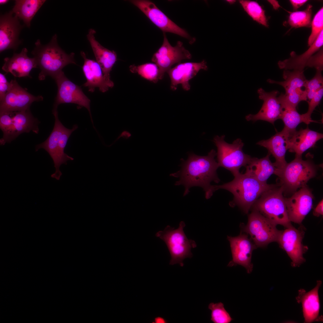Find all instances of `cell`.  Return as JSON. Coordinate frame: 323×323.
<instances>
[{
  "mask_svg": "<svg viewBox=\"0 0 323 323\" xmlns=\"http://www.w3.org/2000/svg\"><path fill=\"white\" fill-rule=\"evenodd\" d=\"M11 83L8 82L5 75L0 73V100H1L9 90Z\"/></svg>",
  "mask_w": 323,
  "mask_h": 323,
  "instance_id": "60d3db41",
  "label": "cell"
},
{
  "mask_svg": "<svg viewBox=\"0 0 323 323\" xmlns=\"http://www.w3.org/2000/svg\"><path fill=\"white\" fill-rule=\"evenodd\" d=\"M323 135L310 129L296 130L290 134L289 140V150L295 153V157L302 158V154L310 148L314 147L316 143L323 138Z\"/></svg>",
  "mask_w": 323,
  "mask_h": 323,
  "instance_id": "4316f807",
  "label": "cell"
},
{
  "mask_svg": "<svg viewBox=\"0 0 323 323\" xmlns=\"http://www.w3.org/2000/svg\"><path fill=\"white\" fill-rule=\"evenodd\" d=\"M306 67L315 68L316 70L322 71L323 69V48L315 54L311 56L307 62Z\"/></svg>",
  "mask_w": 323,
  "mask_h": 323,
  "instance_id": "f35d334b",
  "label": "cell"
},
{
  "mask_svg": "<svg viewBox=\"0 0 323 323\" xmlns=\"http://www.w3.org/2000/svg\"><path fill=\"white\" fill-rule=\"evenodd\" d=\"M95 31L90 29L87 35L93 51L96 62L102 71L104 77L110 88L114 86L113 82L110 79V73L117 60L116 52L110 50L102 46L95 39Z\"/></svg>",
  "mask_w": 323,
  "mask_h": 323,
  "instance_id": "44dd1931",
  "label": "cell"
},
{
  "mask_svg": "<svg viewBox=\"0 0 323 323\" xmlns=\"http://www.w3.org/2000/svg\"><path fill=\"white\" fill-rule=\"evenodd\" d=\"M322 284V281L318 280L316 287L310 291L306 292L302 289L298 290V295L295 298L298 303L301 304L304 323L322 321L323 317L319 315L320 302L319 295Z\"/></svg>",
  "mask_w": 323,
  "mask_h": 323,
  "instance_id": "603a6c76",
  "label": "cell"
},
{
  "mask_svg": "<svg viewBox=\"0 0 323 323\" xmlns=\"http://www.w3.org/2000/svg\"><path fill=\"white\" fill-rule=\"evenodd\" d=\"M52 113L55 119L53 129L45 141L36 146L35 151L42 148L48 153L53 160L55 168V172L51 176L59 180L62 175L60 170V166L63 164H67V162L62 157L59 151L60 138L65 127L58 118L57 108H53Z\"/></svg>",
  "mask_w": 323,
  "mask_h": 323,
  "instance_id": "e0dca14e",
  "label": "cell"
},
{
  "mask_svg": "<svg viewBox=\"0 0 323 323\" xmlns=\"http://www.w3.org/2000/svg\"><path fill=\"white\" fill-rule=\"evenodd\" d=\"M13 125L11 112L0 113V128L3 132V136L1 140L4 139L7 136L12 128Z\"/></svg>",
  "mask_w": 323,
  "mask_h": 323,
  "instance_id": "74e56055",
  "label": "cell"
},
{
  "mask_svg": "<svg viewBox=\"0 0 323 323\" xmlns=\"http://www.w3.org/2000/svg\"><path fill=\"white\" fill-rule=\"evenodd\" d=\"M312 6L308 4L305 10L291 13L289 17L288 24L292 28L311 27Z\"/></svg>",
  "mask_w": 323,
  "mask_h": 323,
  "instance_id": "d6a6232c",
  "label": "cell"
},
{
  "mask_svg": "<svg viewBox=\"0 0 323 323\" xmlns=\"http://www.w3.org/2000/svg\"><path fill=\"white\" fill-rule=\"evenodd\" d=\"M317 168L312 162L295 157L277 175L279 183L285 194H293L298 189L306 186L307 183L316 174Z\"/></svg>",
  "mask_w": 323,
  "mask_h": 323,
  "instance_id": "5b68a950",
  "label": "cell"
},
{
  "mask_svg": "<svg viewBox=\"0 0 323 323\" xmlns=\"http://www.w3.org/2000/svg\"><path fill=\"white\" fill-rule=\"evenodd\" d=\"M257 92L259 99L263 101L262 106L257 113L246 115V119L253 122L263 120L274 124L276 120L280 119L281 115L282 107L277 97L279 92L275 90L267 92L260 88Z\"/></svg>",
  "mask_w": 323,
  "mask_h": 323,
  "instance_id": "ac0fdd59",
  "label": "cell"
},
{
  "mask_svg": "<svg viewBox=\"0 0 323 323\" xmlns=\"http://www.w3.org/2000/svg\"><path fill=\"white\" fill-rule=\"evenodd\" d=\"M283 81H278L268 79L267 81L270 83L276 84L282 86L285 93H282L286 102L291 106L296 108L302 101L307 100V93L304 88L306 80L304 71L296 70H284L283 74Z\"/></svg>",
  "mask_w": 323,
  "mask_h": 323,
  "instance_id": "7c38bea8",
  "label": "cell"
},
{
  "mask_svg": "<svg viewBox=\"0 0 323 323\" xmlns=\"http://www.w3.org/2000/svg\"><path fill=\"white\" fill-rule=\"evenodd\" d=\"M45 0H16L12 10L19 19L28 28L35 15L45 2Z\"/></svg>",
  "mask_w": 323,
  "mask_h": 323,
  "instance_id": "4dcf8cb0",
  "label": "cell"
},
{
  "mask_svg": "<svg viewBox=\"0 0 323 323\" xmlns=\"http://www.w3.org/2000/svg\"><path fill=\"white\" fill-rule=\"evenodd\" d=\"M208 308L211 311V320L214 323H229L233 320L221 302H211Z\"/></svg>",
  "mask_w": 323,
  "mask_h": 323,
  "instance_id": "e575fe53",
  "label": "cell"
},
{
  "mask_svg": "<svg viewBox=\"0 0 323 323\" xmlns=\"http://www.w3.org/2000/svg\"><path fill=\"white\" fill-rule=\"evenodd\" d=\"M230 182L220 185H211L210 194L220 189L226 190L234 197L230 205H237L245 213L248 214L256 200L265 191L278 185L260 182L248 173H240Z\"/></svg>",
  "mask_w": 323,
  "mask_h": 323,
  "instance_id": "7a4b0ae2",
  "label": "cell"
},
{
  "mask_svg": "<svg viewBox=\"0 0 323 323\" xmlns=\"http://www.w3.org/2000/svg\"><path fill=\"white\" fill-rule=\"evenodd\" d=\"M322 71L316 70L314 77L310 80H306L304 86L307 93V98L309 101L313 97L316 92L323 87V78Z\"/></svg>",
  "mask_w": 323,
  "mask_h": 323,
  "instance_id": "d590c367",
  "label": "cell"
},
{
  "mask_svg": "<svg viewBox=\"0 0 323 323\" xmlns=\"http://www.w3.org/2000/svg\"><path fill=\"white\" fill-rule=\"evenodd\" d=\"M307 0H290V1L291 3L293 10L294 11L296 10L301 6L303 5L305 3Z\"/></svg>",
  "mask_w": 323,
  "mask_h": 323,
  "instance_id": "7bdbcfd3",
  "label": "cell"
},
{
  "mask_svg": "<svg viewBox=\"0 0 323 323\" xmlns=\"http://www.w3.org/2000/svg\"><path fill=\"white\" fill-rule=\"evenodd\" d=\"M312 30L308 39V45L310 46L323 30V8L322 7L317 13L311 22Z\"/></svg>",
  "mask_w": 323,
  "mask_h": 323,
  "instance_id": "8d00e7d4",
  "label": "cell"
},
{
  "mask_svg": "<svg viewBox=\"0 0 323 323\" xmlns=\"http://www.w3.org/2000/svg\"><path fill=\"white\" fill-rule=\"evenodd\" d=\"M314 196L307 185L304 186L288 198L284 197L289 219L300 224L313 207Z\"/></svg>",
  "mask_w": 323,
  "mask_h": 323,
  "instance_id": "9a60e30c",
  "label": "cell"
},
{
  "mask_svg": "<svg viewBox=\"0 0 323 323\" xmlns=\"http://www.w3.org/2000/svg\"><path fill=\"white\" fill-rule=\"evenodd\" d=\"M304 234L303 231L292 226L282 231L278 239L277 242L291 259L293 267L299 266L305 261L303 255L307 247L302 243Z\"/></svg>",
  "mask_w": 323,
  "mask_h": 323,
  "instance_id": "5bb4252c",
  "label": "cell"
},
{
  "mask_svg": "<svg viewBox=\"0 0 323 323\" xmlns=\"http://www.w3.org/2000/svg\"><path fill=\"white\" fill-rule=\"evenodd\" d=\"M216 155L214 149L206 156L191 153L186 160H182L181 170L170 174V176L179 178L175 185L184 187L183 196L188 194L191 187L197 186L203 189L206 199L211 198V183L214 181L218 183L220 181L217 173L220 167L214 159Z\"/></svg>",
  "mask_w": 323,
  "mask_h": 323,
  "instance_id": "6da1fadb",
  "label": "cell"
},
{
  "mask_svg": "<svg viewBox=\"0 0 323 323\" xmlns=\"http://www.w3.org/2000/svg\"><path fill=\"white\" fill-rule=\"evenodd\" d=\"M9 0H0V4L1 5L4 4H6L7 2L9 1Z\"/></svg>",
  "mask_w": 323,
  "mask_h": 323,
  "instance_id": "bcb514c9",
  "label": "cell"
},
{
  "mask_svg": "<svg viewBox=\"0 0 323 323\" xmlns=\"http://www.w3.org/2000/svg\"><path fill=\"white\" fill-rule=\"evenodd\" d=\"M226 1L227 2H228L230 4H233L236 1L234 0H227Z\"/></svg>",
  "mask_w": 323,
  "mask_h": 323,
  "instance_id": "7dc6e473",
  "label": "cell"
},
{
  "mask_svg": "<svg viewBox=\"0 0 323 323\" xmlns=\"http://www.w3.org/2000/svg\"><path fill=\"white\" fill-rule=\"evenodd\" d=\"M80 54L84 60L82 69L86 80L83 86L88 87L89 91L92 92L97 88L103 93L108 91L110 87L99 64L96 61L87 58L84 52L81 51Z\"/></svg>",
  "mask_w": 323,
  "mask_h": 323,
  "instance_id": "d4e9b609",
  "label": "cell"
},
{
  "mask_svg": "<svg viewBox=\"0 0 323 323\" xmlns=\"http://www.w3.org/2000/svg\"><path fill=\"white\" fill-rule=\"evenodd\" d=\"M57 86V92L53 107L60 104L72 103L78 105V109L84 107L88 110L93 124L90 110V100L84 94L81 87L69 80L62 71L53 78Z\"/></svg>",
  "mask_w": 323,
  "mask_h": 323,
  "instance_id": "9c48e42d",
  "label": "cell"
},
{
  "mask_svg": "<svg viewBox=\"0 0 323 323\" xmlns=\"http://www.w3.org/2000/svg\"><path fill=\"white\" fill-rule=\"evenodd\" d=\"M269 153L265 157L260 159L252 157L249 164L246 166V172L261 183H267L269 178L273 174L276 175V168L269 158Z\"/></svg>",
  "mask_w": 323,
  "mask_h": 323,
  "instance_id": "f1b7e54d",
  "label": "cell"
},
{
  "mask_svg": "<svg viewBox=\"0 0 323 323\" xmlns=\"http://www.w3.org/2000/svg\"><path fill=\"white\" fill-rule=\"evenodd\" d=\"M154 322L156 323H166L167 321L164 318L161 317H157L155 318Z\"/></svg>",
  "mask_w": 323,
  "mask_h": 323,
  "instance_id": "f6af8a7d",
  "label": "cell"
},
{
  "mask_svg": "<svg viewBox=\"0 0 323 323\" xmlns=\"http://www.w3.org/2000/svg\"><path fill=\"white\" fill-rule=\"evenodd\" d=\"M225 138L224 135H216L213 139L217 148V162L220 167L229 170L234 176L240 173L241 167H246L249 164L252 157L243 152L244 144L240 138L229 144L225 141Z\"/></svg>",
  "mask_w": 323,
  "mask_h": 323,
  "instance_id": "52a82bcc",
  "label": "cell"
},
{
  "mask_svg": "<svg viewBox=\"0 0 323 323\" xmlns=\"http://www.w3.org/2000/svg\"><path fill=\"white\" fill-rule=\"evenodd\" d=\"M323 95V87L318 91L313 97L308 101V108L307 112L305 113L308 118L311 119V115L316 107L319 104Z\"/></svg>",
  "mask_w": 323,
  "mask_h": 323,
  "instance_id": "ab89813d",
  "label": "cell"
},
{
  "mask_svg": "<svg viewBox=\"0 0 323 323\" xmlns=\"http://www.w3.org/2000/svg\"><path fill=\"white\" fill-rule=\"evenodd\" d=\"M323 199L321 200L314 208L313 214L314 216L319 217L323 215Z\"/></svg>",
  "mask_w": 323,
  "mask_h": 323,
  "instance_id": "b9f144b4",
  "label": "cell"
},
{
  "mask_svg": "<svg viewBox=\"0 0 323 323\" xmlns=\"http://www.w3.org/2000/svg\"><path fill=\"white\" fill-rule=\"evenodd\" d=\"M132 136L131 133L127 130H124L120 134L117 139L122 138L125 139H129Z\"/></svg>",
  "mask_w": 323,
  "mask_h": 323,
  "instance_id": "ee69618b",
  "label": "cell"
},
{
  "mask_svg": "<svg viewBox=\"0 0 323 323\" xmlns=\"http://www.w3.org/2000/svg\"><path fill=\"white\" fill-rule=\"evenodd\" d=\"M283 191L278 184L263 193L251 210L258 211L276 226L280 225L286 228L292 226L288 218Z\"/></svg>",
  "mask_w": 323,
  "mask_h": 323,
  "instance_id": "277c9868",
  "label": "cell"
},
{
  "mask_svg": "<svg viewBox=\"0 0 323 323\" xmlns=\"http://www.w3.org/2000/svg\"><path fill=\"white\" fill-rule=\"evenodd\" d=\"M11 112L13 120L12 128L6 138L0 140L1 145L10 143L24 132L31 131L36 134L39 132V122L32 115L30 109Z\"/></svg>",
  "mask_w": 323,
  "mask_h": 323,
  "instance_id": "cb8c5ba5",
  "label": "cell"
},
{
  "mask_svg": "<svg viewBox=\"0 0 323 323\" xmlns=\"http://www.w3.org/2000/svg\"><path fill=\"white\" fill-rule=\"evenodd\" d=\"M323 44V30L306 51L300 55H297L294 51L291 52L290 58L278 62V64L279 67L284 70L304 71L308 60L315 53L319 50Z\"/></svg>",
  "mask_w": 323,
  "mask_h": 323,
  "instance_id": "83f0119b",
  "label": "cell"
},
{
  "mask_svg": "<svg viewBox=\"0 0 323 323\" xmlns=\"http://www.w3.org/2000/svg\"><path fill=\"white\" fill-rule=\"evenodd\" d=\"M129 1L140 9L163 33L178 35L188 39L190 44L195 41V38L170 20L152 1L147 0H132Z\"/></svg>",
  "mask_w": 323,
  "mask_h": 323,
  "instance_id": "8fae6325",
  "label": "cell"
},
{
  "mask_svg": "<svg viewBox=\"0 0 323 323\" xmlns=\"http://www.w3.org/2000/svg\"><path fill=\"white\" fill-rule=\"evenodd\" d=\"M244 10L252 19L266 27L269 25L265 11L257 2L248 0L239 1Z\"/></svg>",
  "mask_w": 323,
  "mask_h": 323,
  "instance_id": "1f68e13d",
  "label": "cell"
},
{
  "mask_svg": "<svg viewBox=\"0 0 323 323\" xmlns=\"http://www.w3.org/2000/svg\"><path fill=\"white\" fill-rule=\"evenodd\" d=\"M28 52L27 48H24L20 53L14 54L10 58H5L2 69L15 77H30L31 70L37 66L34 58H30L27 55Z\"/></svg>",
  "mask_w": 323,
  "mask_h": 323,
  "instance_id": "484cf974",
  "label": "cell"
},
{
  "mask_svg": "<svg viewBox=\"0 0 323 323\" xmlns=\"http://www.w3.org/2000/svg\"><path fill=\"white\" fill-rule=\"evenodd\" d=\"M202 69L205 71L208 69L206 62L204 60L199 63H179L171 68L167 72L171 81L170 89L175 91L178 85L181 84L184 90H189L191 88L189 81Z\"/></svg>",
  "mask_w": 323,
  "mask_h": 323,
  "instance_id": "ffe728a7",
  "label": "cell"
},
{
  "mask_svg": "<svg viewBox=\"0 0 323 323\" xmlns=\"http://www.w3.org/2000/svg\"><path fill=\"white\" fill-rule=\"evenodd\" d=\"M185 226V222L181 221L177 228L167 225L163 230L156 234V237L164 242L168 248L171 257L170 265L179 264L183 266V260L191 258L193 256L191 249L196 247L195 241L188 239L185 234L183 229Z\"/></svg>",
  "mask_w": 323,
  "mask_h": 323,
  "instance_id": "8992f818",
  "label": "cell"
},
{
  "mask_svg": "<svg viewBox=\"0 0 323 323\" xmlns=\"http://www.w3.org/2000/svg\"><path fill=\"white\" fill-rule=\"evenodd\" d=\"M164 40L162 46L153 55L152 61L158 66L159 70V80H162L164 74L176 63H180L183 60H190L192 56L190 52L183 46V43L179 41L175 46L169 42L165 33H163Z\"/></svg>",
  "mask_w": 323,
  "mask_h": 323,
  "instance_id": "30bf717a",
  "label": "cell"
},
{
  "mask_svg": "<svg viewBox=\"0 0 323 323\" xmlns=\"http://www.w3.org/2000/svg\"><path fill=\"white\" fill-rule=\"evenodd\" d=\"M32 54L37 67L41 70L38 76L40 80H44L47 76L53 78L62 71L67 65L76 64L74 54H67L59 46L57 34L54 35L50 42L45 45H42L39 39L37 40Z\"/></svg>",
  "mask_w": 323,
  "mask_h": 323,
  "instance_id": "3957f363",
  "label": "cell"
},
{
  "mask_svg": "<svg viewBox=\"0 0 323 323\" xmlns=\"http://www.w3.org/2000/svg\"><path fill=\"white\" fill-rule=\"evenodd\" d=\"M129 70L132 73L138 74L143 78L154 83L159 80V70L155 63H147L138 65H131Z\"/></svg>",
  "mask_w": 323,
  "mask_h": 323,
  "instance_id": "836d02e7",
  "label": "cell"
},
{
  "mask_svg": "<svg viewBox=\"0 0 323 323\" xmlns=\"http://www.w3.org/2000/svg\"><path fill=\"white\" fill-rule=\"evenodd\" d=\"M227 239L230 244L232 255V259L228 266L241 265L246 269L248 274L251 273L253 268L251 262L252 252L256 249V246L248 235L241 232L236 237L228 236Z\"/></svg>",
  "mask_w": 323,
  "mask_h": 323,
  "instance_id": "2e32d148",
  "label": "cell"
},
{
  "mask_svg": "<svg viewBox=\"0 0 323 323\" xmlns=\"http://www.w3.org/2000/svg\"><path fill=\"white\" fill-rule=\"evenodd\" d=\"M290 133L284 129L277 132L274 135L266 140H263L256 144L266 148L269 153L275 158L273 163L277 169V175L287 164L285 159L287 151L289 149Z\"/></svg>",
  "mask_w": 323,
  "mask_h": 323,
  "instance_id": "7402d4cb",
  "label": "cell"
},
{
  "mask_svg": "<svg viewBox=\"0 0 323 323\" xmlns=\"http://www.w3.org/2000/svg\"><path fill=\"white\" fill-rule=\"evenodd\" d=\"M246 225L241 224L242 232L249 234L257 247H263L270 243L277 242L282 231L259 212L251 209Z\"/></svg>",
  "mask_w": 323,
  "mask_h": 323,
  "instance_id": "ba28073f",
  "label": "cell"
},
{
  "mask_svg": "<svg viewBox=\"0 0 323 323\" xmlns=\"http://www.w3.org/2000/svg\"><path fill=\"white\" fill-rule=\"evenodd\" d=\"M12 11L0 17V52L9 49L16 50L21 41L19 36L23 27Z\"/></svg>",
  "mask_w": 323,
  "mask_h": 323,
  "instance_id": "d6986e66",
  "label": "cell"
},
{
  "mask_svg": "<svg viewBox=\"0 0 323 323\" xmlns=\"http://www.w3.org/2000/svg\"><path fill=\"white\" fill-rule=\"evenodd\" d=\"M278 98L282 107L280 119L283 121L284 124L283 129L289 133L295 131L297 127L301 123L308 124L311 122H316L308 118L305 113H299L296 108L291 106L285 101L281 94L278 97Z\"/></svg>",
  "mask_w": 323,
  "mask_h": 323,
  "instance_id": "f546056e",
  "label": "cell"
},
{
  "mask_svg": "<svg viewBox=\"0 0 323 323\" xmlns=\"http://www.w3.org/2000/svg\"><path fill=\"white\" fill-rule=\"evenodd\" d=\"M10 82L9 90L0 100V113L29 109L32 103L43 100L41 95L35 96L28 92L15 80H11Z\"/></svg>",
  "mask_w": 323,
  "mask_h": 323,
  "instance_id": "4fadbf2b",
  "label": "cell"
}]
</instances>
